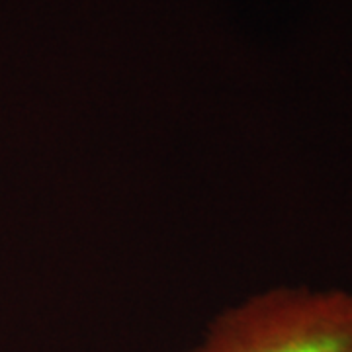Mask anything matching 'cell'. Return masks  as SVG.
I'll return each instance as SVG.
<instances>
[{
  "label": "cell",
  "instance_id": "1",
  "mask_svg": "<svg viewBox=\"0 0 352 352\" xmlns=\"http://www.w3.org/2000/svg\"><path fill=\"white\" fill-rule=\"evenodd\" d=\"M188 352H352V289H263L215 315Z\"/></svg>",
  "mask_w": 352,
  "mask_h": 352
}]
</instances>
